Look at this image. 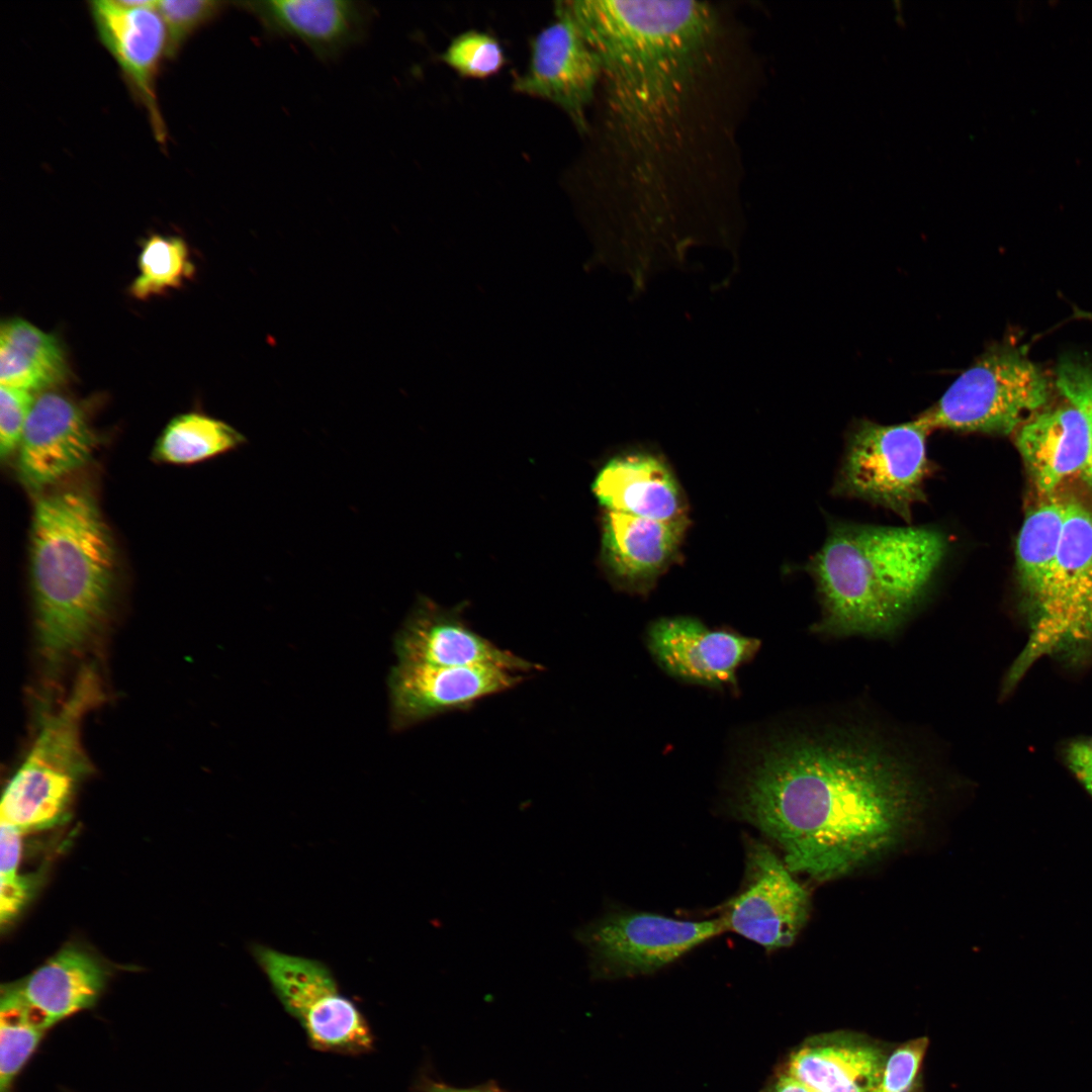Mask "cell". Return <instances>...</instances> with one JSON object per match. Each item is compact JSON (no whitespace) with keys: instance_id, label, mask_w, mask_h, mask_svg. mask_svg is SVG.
<instances>
[{"instance_id":"obj_17","label":"cell","mask_w":1092,"mask_h":1092,"mask_svg":"<svg viewBox=\"0 0 1092 1092\" xmlns=\"http://www.w3.org/2000/svg\"><path fill=\"white\" fill-rule=\"evenodd\" d=\"M648 647L670 675L721 688L736 685V671L757 652L755 638L711 630L690 617L662 618L648 630Z\"/></svg>"},{"instance_id":"obj_14","label":"cell","mask_w":1092,"mask_h":1092,"mask_svg":"<svg viewBox=\"0 0 1092 1092\" xmlns=\"http://www.w3.org/2000/svg\"><path fill=\"white\" fill-rule=\"evenodd\" d=\"M524 677L491 666L397 662L388 674L390 727L401 731L517 686Z\"/></svg>"},{"instance_id":"obj_16","label":"cell","mask_w":1092,"mask_h":1092,"mask_svg":"<svg viewBox=\"0 0 1092 1092\" xmlns=\"http://www.w3.org/2000/svg\"><path fill=\"white\" fill-rule=\"evenodd\" d=\"M398 662L437 666H491L511 672L541 669L471 630L459 614L421 599L393 640Z\"/></svg>"},{"instance_id":"obj_5","label":"cell","mask_w":1092,"mask_h":1092,"mask_svg":"<svg viewBox=\"0 0 1092 1092\" xmlns=\"http://www.w3.org/2000/svg\"><path fill=\"white\" fill-rule=\"evenodd\" d=\"M105 700L94 665H84L57 709L41 719L21 764L9 780L0 806L1 823L22 833L48 828L65 817L80 782L91 770L82 744V724Z\"/></svg>"},{"instance_id":"obj_7","label":"cell","mask_w":1092,"mask_h":1092,"mask_svg":"<svg viewBox=\"0 0 1092 1092\" xmlns=\"http://www.w3.org/2000/svg\"><path fill=\"white\" fill-rule=\"evenodd\" d=\"M1050 394L1043 371L1019 349L986 351L920 416L933 429L1009 434L1041 410Z\"/></svg>"},{"instance_id":"obj_4","label":"cell","mask_w":1092,"mask_h":1092,"mask_svg":"<svg viewBox=\"0 0 1092 1092\" xmlns=\"http://www.w3.org/2000/svg\"><path fill=\"white\" fill-rule=\"evenodd\" d=\"M947 550L932 527L833 523L808 565L823 607L820 628L890 632L925 595Z\"/></svg>"},{"instance_id":"obj_35","label":"cell","mask_w":1092,"mask_h":1092,"mask_svg":"<svg viewBox=\"0 0 1092 1092\" xmlns=\"http://www.w3.org/2000/svg\"><path fill=\"white\" fill-rule=\"evenodd\" d=\"M32 889V880L27 876L17 875L11 879H0V919L2 924L10 921L28 899Z\"/></svg>"},{"instance_id":"obj_12","label":"cell","mask_w":1092,"mask_h":1092,"mask_svg":"<svg viewBox=\"0 0 1092 1092\" xmlns=\"http://www.w3.org/2000/svg\"><path fill=\"white\" fill-rule=\"evenodd\" d=\"M601 76L599 56L563 2H559L556 19L536 35L529 66L515 80L514 88L559 106L584 131L585 109Z\"/></svg>"},{"instance_id":"obj_32","label":"cell","mask_w":1092,"mask_h":1092,"mask_svg":"<svg viewBox=\"0 0 1092 1092\" xmlns=\"http://www.w3.org/2000/svg\"><path fill=\"white\" fill-rule=\"evenodd\" d=\"M927 1046L926 1037H917L896 1049L888 1056L882 1078L874 1092H914Z\"/></svg>"},{"instance_id":"obj_25","label":"cell","mask_w":1092,"mask_h":1092,"mask_svg":"<svg viewBox=\"0 0 1092 1092\" xmlns=\"http://www.w3.org/2000/svg\"><path fill=\"white\" fill-rule=\"evenodd\" d=\"M1066 500L1055 496L1025 517L1016 542L1020 584L1029 608L1043 593L1059 553L1064 529Z\"/></svg>"},{"instance_id":"obj_9","label":"cell","mask_w":1092,"mask_h":1092,"mask_svg":"<svg viewBox=\"0 0 1092 1092\" xmlns=\"http://www.w3.org/2000/svg\"><path fill=\"white\" fill-rule=\"evenodd\" d=\"M727 930L722 917L677 920L652 913L611 912L574 931L592 975L617 979L654 973Z\"/></svg>"},{"instance_id":"obj_10","label":"cell","mask_w":1092,"mask_h":1092,"mask_svg":"<svg viewBox=\"0 0 1092 1092\" xmlns=\"http://www.w3.org/2000/svg\"><path fill=\"white\" fill-rule=\"evenodd\" d=\"M153 0H95L89 12L102 46L120 68L122 77L148 114L157 142L167 141V128L157 96V78L167 58V32Z\"/></svg>"},{"instance_id":"obj_21","label":"cell","mask_w":1092,"mask_h":1092,"mask_svg":"<svg viewBox=\"0 0 1092 1092\" xmlns=\"http://www.w3.org/2000/svg\"><path fill=\"white\" fill-rule=\"evenodd\" d=\"M888 1055L863 1036L826 1033L794 1050L784 1069L820 1092H874Z\"/></svg>"},{"instance_id":"obj_18","label":"cell","mask_w":1092,"mask_h":1092,"mask_svg":"<svg viewBox=\"0 0 1092 1092\" xmlns=\"http://www.w3.org/2000/svg\"><path fill=\"white\" fill-rule=\"evenodd\" d=\"M105 970L95 958L66 947L24 979L3 988L1 1000L15 1004L46 1029L92 1007L105 986Z\"/></svg>"},{"instance_id":"obj_8","label":"cell","mask_w":1092,"mask_h":1092,"mask_svg":"<svg viewBox=\"0 0 1092 1092\" xmlns=\"http://www.w3.org/2000/svg\"><path fill=\"white\" fill-rule=\"evenodd\" d=\"M930 431L921 416L899 425L857 421L847 437L834 492L883 507L909 523L914 505L925 499Z\"/></svg>"},{"instance_id":"obj_20","label":"cell","mask_w":1092,"mask_h":1092,"mask_svg":"<svg viewBox=\"0 0 1092 1092\" xmlns=\"http://www.w3.org/2000/svg\"><path fill=\"white\" fill-rule=\"evenodd\" d=\"M593 492L607 511L687 527L680 487L666 464L645 453L611 459L600 470Z\"/></svg>"},{"instance_id":"obj_36","label":"cell","mask_w":1092,"mask_h":1092,"mask_svg":"<svg viewBox=\"0 0 1092 1092\" xmlns=\"http://www.w3.org/2000/svg\"><path fill=\"white\" fill-rule=\"evenodd\" d=\"M21 834L16 827L1 823L0 879H11L18 875Z\"/></svg>"},{"instance_id":"obj_28","label":"cell","mask_w":1092,"mask_h":1092,"mask_svg":"<svg viewBox=\"0 0 1092 1092\" xmlns=\"http://www.w3.org/2000/svg\"><path fill=\"white\" fill-rule=\"evenodd\" d=\"M0 1003V1092H9L47 1029L23 1008Z\"/></svg>"},{"instance_id":"obj_23","label":"cell","mask_w":1092,"mask_h":1092,"mask_svg":"<svg viewBox=\"0 0 1092 1092\" xmlns=\"http://www.w3.org/2000/svg\"><path fill=\"white\" fill-rule=\"evenodd\" d=\"M686 527L619 512L607 511L602 554L616 578L631 586H646L675 557Z\"/></svg>"},{"instance_id":"obj_11","label":"cell","mask_w":1092,"mask_h":1092,"mask_svg":"<svg viewBox=\"0 0 1092 1092\" xmlns=\"http://www.w3.org/2000/svg\"><path fill=\"white\" fill-rule=\"evenodd\" d=\"M745 859V885L722 916L726 928L768 950L789 946L808 918V893L765 843L748 841Z\"/></svg>"},{"instance_id":"obj_24","label":"cell","mask_w":1092,"mask_h":1092,"mask_svg":"<svg viewBox=\"0 0 1092 1092\" xmlns=\"http://www.w3.org/2000/svg\"><path fill=\"white\" fill-rule=\"evenodd\" d=\"M68 376L58 340L22 318L0 329V385L30 392L55 386Z\"/></svg>"},{"instance_id":"obj_1","label":"cell","mask_w":1092,"mask_h":1092,"mask_svg":"<svg viewBox=\"0 0 1092 1092\" xmlns=\"http://www.w3.org/2000/svg\"><path fill=\"white\" fill-rule=\"evenodd\" d=\"M600 58L615 183L639 219L738 204L761 83L750 32L710 1H568Z\"/></svg>"},{"instance_id":"obj_30","label":"cell","mask_w":1092,"mask_h":1092,"mask_svg":"<svg viewBox=\"0 0 1092 1092\" xmlns=\"http://www.w3.org/2000/svg\"><path fill=\"white\" fill-rule=\"evenodd\" d=\"M224 2L215 0H163L157 2L167 32V59L178 56L189 37L219 15Z\"/></svg>"},{"instance_id":"obj_38","label":"cell","mask_w":1092,"mask_h":1092,"mask_svg":"<svg viewBox=\"0 0 1092 1092\" xmlns=\"http://www.w3.org/2000/svg\"><path fill=\"white\" fill-rule=\"evenodd\" d=\"M425 1092H503L492 1084H482L474 1087L460 1088L440 1082H428Z\"/></svg>"},{"instance_id":"obj_29","label":"cell","mask_w":1092,"mask_h":1092,"mask_svg":"<svg viewBox=\"0 0 1092 1092\" xmlns=\"http://www.w3.org/2000/svg\"><path fill=\"white\" fill-rule=\"evenodd\" d=\"M441 59L458 74L469 78H487L505 65V54L498 40L477 30L454 37Z\"/></svg>"},{"instance_id":"obj_15","label":"cell","mask_w":1092,"mask_h":1092,"mask_svg":"<svg viewBox=\"0 0 1092 1092\" xmlns=\"http://www.w3.org/2000/svg\"><path fill=\"white\" fill-rule=\"evenodd\" d=\"M98 438L82 411L69 397L44 391L35 398L19 443L21 481L39 489L83 467Z\"/></svg>"},{"instance_id":"obj_27","label":"cell","mask_w":1092,"mask_h":1092,"mask_svg":"<svg viewBox=\"0 0 1092 1092\" xmlns=\"http://www.w3.org/2000/svg\"><path fill=\"white\" fill-rule=\"evenodd\" d=\"M194 274V265L184 240L176 236L152 235L139 257V275L129 291L138 299L180 287Z\"/></svg>"},{"instance_id":"obj_13","label":"cell","mask_w":1092,"mask_h":1092,"mask_svg":"<svg viewBox=\"0 0 1092 1092\" xmlns=\"http://www.w3.org/2000/svg\"><path fill=\"white\" fill-rule=\"evenodd\" d=\"M252 953L285 1010L298 1020L310 1044L333 1051L352 1033L357 1007L338 991L331 971L321 962L261 944Z\"/></svg>"},{"instance_id":"obj_6","label":"cell","mask_w":1092,"mask_h":1092,"mask_svg":"<svg viewBox=\"0 0 1092 1092\" xmlns=\"http://www.w3.org/2000/svg\"><path fill=\"white\" fill-rule=\"evenodd\" d=\"M1029 609V639L1006 675L1004 695L1043 656L1077 663L1092 653V513L1080 503L1066 500L1056 563Z\"/></svg>"},{"instance_id":"obj_19","label":"cell","mask_w":1092,"mask_h":1092,"mask_svg":"<svg viewBox=\"0 0 1092 1092\" xmlns=\"http://www.w3.org/2000/svg\"><path fill=\"white\" fill-rule=\"evenodd\" d=\"M239 5L271 33L303 41L315 56L332 59L362 38L369 10L350 0H263Z\"/></svg>"},{"instance_id":"obj_37","label":"cell","mask_w":1092,"mask_h":1092,"mask_svg":"<svg viewBox=\"0 0 1092 1092\" xmlns=\"http://www.w3.org/2000/svg\"><path fill=\"white\" fill-rule=\"evenodd\" d=\"M762 1092H820L800 1081L784 1068L771 1077Z\"/></svg>"},{"instance_id":"obj_22","label":"cell","mask_w":1092,"mask_h":1092,"mask_svg":"<svg viewBox=\"0 0 1092 1092\" xmlns=\"http://www.w3.org/2000/svg\"><path fill=\"white\" fill-rule=\"evenodd\" d=\"M1016 445L1037 491L1052 496L1069 476L1083 471L1089 432L1081 411L1066 403L1038 411L1018 429Z\"/></svg>"},{"instance_id":"obj_33","label":"cell","mask_w":1092,"mask_h":1092,"mask_svg":"<svg viewBox=\"0 0 1092 1092\" xmlns=\"http://www.w3.org/2000/svg\"><path fill=\"white\" fill-rule=\"evenodd\" d=\"M35 398L32 392L0 385V453L9 456L19 446Z\"/></svg>"},{"instance_id":"obj_2","label":"cell","mask_w":1092,"mask_h":1092,"mask_svg":"<svg viewBox=\"0 0 1092 1092\" xmlns=\"http://www.w3.org/2000/svg\"><path fill=\"white\" fill-rule=\"evenodd\" d=\"M910 763L859 734H800L766 747L736 795L740 817L774 840L792 873L843 876L889 849L916 816Z\"/></svg>"},{"instance_id":"obj_26","label":"cell","mask_w":1092,"mask_h":1092,"mask_svg":"<svg viewBox=\"0 0 1092 1092\" xmlns=\"http://www.w3.org/2000/svg\"><path fill=\"white\" fill-rule=\"evenodd\" d=\"M245 443L243 434L220 420L197 413L183 414L164 429L154 449V458L190 464L236 450Z\"/></svg>"},{"instance_id":"obj_3","label":"cell","mask_w":1092,"mask_h":1092,"mask_svg":"<svg viewBox=\"0 0 1092 1092\" xmlns=\"http://www.w3.org/2000/svg\"><path fill=\"white\" fill-rule=\"evenodd\" d=\"M29 569L38 655L53 681L103 627L116 585L114 541L87 488H61L35 500Z\"/></svg>"},{"instance_id":"obj_34","label":"cell","mask_w":1092,"mask_h":1092,"mask_svg":"<svg viewBox=\"0 0 1092 1092\" xmlns=\"http://www.w3.org/2000/svg\"><path fill=\"white\" fill-rule=\"evenodd\" d=\"M1062 758L1066 767L1092 799V737L1070 740L1063 747Z\"/></svg>"},{"instance_id":"obj_31","label":"cell","mask_w":1092,"mask_h":1092,"mask_svg":"<svg viewBox=\"0 0 1092 1092\" xmlns=\"http://www.w3.org/2000/svg\"><path fill=\"white\" fill-rule=\"evenodd\" d=\"M1056 383L1065 399L1077 406L1086 419L1089 452L1082 474L1092 488V362L1076 359L1062 362Z\"/></svg>"}]
</instances>
